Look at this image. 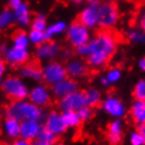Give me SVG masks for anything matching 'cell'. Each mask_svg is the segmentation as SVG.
<instances>
[{"label": "cell", "mask_w": 145, "mask_h": 145, "mask_svg": "<svg viewBox=\"0 0 145 145\" xmlns=\"http://www.w3.org/2000/svg\"><path fill=\"white\" fill-rule=\"evenodd\" d=\"M0 60H1V55H0Z\"/></svg>", "instance_id": "cell-51"}, {"label": "cell", "mask_w": 145, "mask_h": 145, "mask_svg": "<svg viewBox=\"0 0 145 145\" xmlns=\"http://www.w3.org/2000/svg\"><path fill=\"white\" fill-rule=\"evenodd\" d=\"M67 76L72 79L84 77L88 72V64L80 59H72L65 65Z\"/></svg>", "instance_id": "cell-15"}, {"label": "cell", "mask_w": 145, "mask_h": 145, "mask_svg": "<svg viewBox=\"0 0 145 145\" xmlns=\"http://www.w3.org/2000/svg\"><path fill=\"white\" fill-rule=\"evenodd\" d=\"M60 55L63 59H69L71 57V51H67V50H64V51L60 52Z\"/></svg>", "instance_id": "cell-43"}, {"label": "cell", "mask_w": 145, "mask_h": 145, "mask_svg": "<svg viewBox=\"0 0 145 145\" xmlns=\"http://www.w3.org/2000/svg\"><path fill=\"white\" fill-rule=\"evenodd\" d=\"M61 117L66 128H76V127H79L81 124V120L77 112H71V110L62 112Z\"/></svg>", "instance_id": "cell-24"}, {"label": "cell", "mask_w": 145, "mask_h": 145, "mask_svg": "<svg viewBox=\"0 0 145 145\" xmlns=\"http://www.w3.org/2000/svg\"><path fill=\"white\" fill-rule=\"evenodd\" d=\"M5 61L12 66H22L29 61V50L18 48V47L11 46L7 47L4 52Z\"/></svg>", "instance_id": "cell-10"}, {"label": "cell", "mask_w": 145, "mask_h": 145, "mask_svg": "<svg viewBox=\"0 0 145 145\" xmlns=\"http://www.w3.org/2000/svg\"><path fill=\"white\" fill-rule=\"evenodd\" d=\"M61 52L60 45L55 41H50L47 40L44 43L40 44L37 46L36 56L39 60H44V61H50L55 59Z\"/></svg>", "instance_id": "cell-12"}, {"label": "cell", "mask_w": 145, "mask_h": 145, "mask_svg": "<svg viewBox=\"0 0 145 145\" xmlns=\"http://www.w3.org/2000/svg\"><path fill=\"white\" fill-rule=\"evenodd\" d=\"M85 105V97H84V91H77L72 94L69 95L61 99L59 101V108L62 112H77L79 108Z\"/></svg>", "instance_id": "cell-9"}, {"label": "cell", "mask_w": 145, "mask_h": 145, "mask_svg": "<svg viewBox=\"0 0 145 145\" xmlns=\"http://www.w3.org/2000/svg\"><path fill=\"white\" fill-rule=\"evenodd\" d=\"M55 145H65L64 143H57V144H55Z\"/></svg>", "instance_id": "cell-49"}, {"label": "cell", "mask_w": 145, "mask_h": 145, "mask_svg": "<svg viewBox=\"0 0 145 145\" xmlns=\"http://www.w3.org/2000/svg\"><path fill=\"white\" fill-rule=\"evenodd\" d=\"M5 116L8 118H14L18 121L33 119L41 120L44 118V112L41 107L37 106L29 100H16L13 101L5 109Z\"/></svg>", "instance_id": "cell-2"}, {"label": "cell", "mask_w": 145, "mask_h": 145, "mask_svg": "<svg viewBox=\"0 0 145 145\" xmlns=\"http://www.w3.org/2000/svg\"><path fill=\"white\" fill-rule=\"evenodd\" d=\"M100 84H101L102 86L107 87L110 83L108 82V80L106 79L105 76H101V77H100Z\"/></svg>", "instance_id": "cell-41"}, {"label": "cell", "mask_w": 145, "mask_h": 145, "mask_svg": "<svg viewBox=\"0 0 145 145\" xmlns=\"http://www.w3.org/2000/svg\"><path fill=\"white\" fill-rule=\"evenodd\" d=\"M13 46L18 47V48H24V50H29V40L27 34L24 33L23 31H18L14 34L13 36Z\"/></svg>", "instance_id": "cell-25"}, {"label": "cell", "mask_w": 145, "mask_h": 145, "mask_svg": "<svg viewBox=\"0 0 145 145\" xmlns=\"http://www.w3.org/2000/svg\"><path fill=\"white\" fill-rule=\"evenodd\" d=\"M2 91L7 95V98L16 100H24L29 97V87L21 77L10 76L5 78L1 84Z\"/></svg>", "instance_id": "cell-3"}, {"label": "cell", "mask_w": 145, "mask_h": 145, "mask_svg": "<svg viewBox=\"0 0 145 145\" xmlns=\"http://www.w3.org/2000/svg\"><path fill=\"white\" fill-rule=\"evenodd\" d=\"M131 116L138 125L145 124V101L136 100L131 107Z\"/></svg>", "instance_id": "cell-21"}, {"label": "cell", "mask_w": 145, "mask_h": 145, "mask_svg": "<svg viewBox=\"0 0 145 145\" xmlns=\"http://www.w3.org/2000/svg\"><path fill=\"white\" fill-rule=\"evenodd\" d=\"M101 3H114L115 0H99Z\"/></svg>", "instance_id": "cell-46"}, {"label": "cell", "mask_w": 145, "mask_h": 145, "mask_svg": "<svg viewBox=\"0 0 145 145\" xmlns=\"http://www.w3.org/2000/svg\"><path fill=\"white\" fill-rule=\"evenodd\" d=\"M41 127L42 125L39 120H23L20 122V138L34 141L38 137Z\"/></svg>", "instance_id": "cell-14"}, {"label": "cell", "mask_w": 145, "mask_h": 145, "mask_svg": "<svg viewBox=\"0 0 145 145\" xmlns=\"http://www.w3.org/2000/svg\"><path fill=\"white\" fill-rule=\"evenodd\" d=\"M31 27L32 29H38V31H45L47 27L46 18L42 14L37 15L36 17L31 21Z\"/></svg>", "instance_id": "cell-29"}, {"label": "cell", "mask_w": 145, "mask_h": 145, "mask_svg": "<svg viewBox=\"0 0 145 145\" xmlns=\"http://www.w3.org/2000/svg\"><path fill=\"white\" fill-rule=\"evenodd\" d=\"M77 91H79L78 83L76 82V80L72 79V78H65L52 86V93L55 96V98L59 99V100H61L64 97Z\"/></svg>", "instance_id": "cell-11"}, {"label": "cell", "mask_w": 145, "mask_h": 145, "mask_svg": "<svg viewBox=\"0 0 145 145\" xmlns=\"http://www.w3.org/2000/svg\"><path fill=\"white\" fill-rule=\"evenodd\" d=\"M37 138L41 139V140H43V141L48 142V143H51V144H54L55 142H56V140H57V136L53 134L52 131H48L46 127L43 125V126L41 127V129H40Z\"/></svg>", "instance_id": "cell-31"}, {"label": "cell", "mask_w": 145, "mask_h": 145, "mask_svg": "<svg viewBox=\"0 0 145 145\" xmlns=\"http://www.w3.org/2000/svg\"><path fill=\"white\" fill-rule=\"evenodd\" d=\"M127 37L134 43H145V32H143V31H140V29H129L127 32Z\"/></svg>", "instance_id": "cell-28"}, {"label": "cell", "mask_w": 145, "mask_h": 145, "mask_svg": "<svg viewBox=\"0 0 145 145\" xmlns=\"http://www.w3.org/2000/svg\"><path fill=\"white\" fill-rule=\"evenodd\" d=\"M0 145H12V144H8V143H1Z\"/></svg>", "instance_id": "cell-48"}, {"label": "cell", "mask_w": 145, "mask_h": 145, "mask_svg": "<svg viewBox=\"0 0 145 145\" xmlns=\"http://www.w3.org/2000/svg\"><path fill=\"white\" fill-rule=\"evenodd\" d=\"M76 53L79 55V56H81V57H87V55L89 54V46H88V43L82 44V45L77 46Z\"/></svg>", "instance_id": "cell-35"}, {"label": "cell", "mask_w": 145, "mask_h": 145, "mask_svg": "<svg viewBox=\"0 0 145 145\" xmlns=\"http://www.w3.org/2000/svg\"><path fill=\"white\" fill-rule=\"evenodd\" d=\"M134 97L136 100L145 101V79L139 80L134 87Z\"/></svg>", "instance_id": "cell-30"}, {"label": "cell", "mask_w": 145, "mask_h": 145, "mask_svg": "<svg viewBox=\"0 0 145 145\" xmlns=\"http://www.w3.org/2000/svg\"><path fill=\"white\" fill-rule=\"evenodd\" d=\"M139 67H140L142 71L145 72V58H142L141 60L139 61Z\"/></svg>", "instance_id": "cell-45"}, {"label": "cell", "mask_w": 145, "mask_h": 145, "mask_svg": "<svg viewBox=\"0 0 145 145\" xmlns=\"http://www.w3.org/2000/svg\"><path fill=\"white\" fill-rule=\"evenodd\" d=\"M77 114H78V116H79L80 120L82 122V121H87V120L91 119V117H93V115H94V112H93L91 107L84 105L77 110Z\"/></svg>", "instance_id": "cell-32"}, {"label": "cell", "mask_w": 145, "mask_h": 145, "mask_svg": "<svg viewBox=\"0 0 145 145\" xmlns=\"http://www.w3.org/2000/svg\"><path fill=\"white\" fill-rule=\"evenodd\" d=\"M119 11L114 3H101L98 8V25L107 31L118 23Z\"/></svg>", "instance_id": "cell-4"}, {"label": "cell", "mask_w": 145, "mask_h": 145, "mask_svg": "<svg viewBox=\"0 0 145 145\" xmlns=\"http://www.w3.org/2000/svg\"><path fill=\"white\" fill-rule=\"evenodd\" d=\"M105 77H106V79L108 80V82L110 84L116 83V82H118V81L121 79L122 72H121V71H120L119 69H112L106 72Z\"/></svg>", "instance_id": "cell-33"}, {"label": "cell", "mask_w": 145, "mask_h": 145, "mask_svg": "<svg viewBox=\"0 0 145 145\" xmlns=\"http://www.w3.org/2000/svg\"><path fill=\"white\" fill-rule=\"evenodd\" d=\"M129 142L131 145H144V139L139 131H133L129 135Z\"/></svg>", "instance_id": "cell-34"}, {"label": "cell", "mask_w": 145, "mask_h": 145, "mask_svg": "<svg viewBox=\"0 0 145 145\" xmlns=\"http://www.w3.org/2000/svg\"><path fill=\"white\" fill-rule=\"evenodd\" d=\"M138 131H140V134L142 135V137H143V139H144V144H145V124H143V125H139Z\"/></svg>", "instance_id": "cell-44"}, {"label": "cell", "mask_w": 145, "mask_h": 145, "mask_svg": "<svg viewBox=\"0 0 145 145\" xmlns=\"http://www.w3.org/2000/svg\"><path fill=\"white\" fill-rule=\"evenodd\" d=\"M5 71H7V66L2 60H0V81L2 80V78L5 75Z\"/></svg>", "instance_id": "cell-39"}, {"label": "cell", "mask_w": 145, "mask_h": 145, "mask_svg": "<svg viewBox=\"0 0 145 145\" xmlns=\"http://www.w3.org/2000/svg\"><path fill=\"white\" fill-rule=\"evenodd\" d=\"M0 119H1V109H0Z\"/></svg>", "instance_id": "cell-50"}, {"label": "cell", "mask_w": 145, "mask_h": 145, "mask_svg": "<svg viewBox=\"0 0 145 145\" xmlns=\"http://www.w3.org/2000/svg\"><path fill=\"white\" fill-rule=\"evenodd\" d=\"M15 22L13 10L11 8H4L0 11V31L5 29Z\"/></svg>", "instance_id": "cell-26"}, {"label": "cell", "mask_w": 145, "mask_h": 145, "mask_svg": "<svg viewBox=\"0 0 145 145\" xmlns=\"http://www.w3.org/2000/svg\"><path fill=\"white\" fill-rule=\"evenodd\" d=\"M123 139V123L120 119L112 121L107 126V140L112 145H119Z\"/></svg>", "instance_id": "cell-16"}, {"label": "cell", "mask_w": 145, "mask_h": 145, "mask_svg": "<svg viewBox=\"0 0 145 145\" xmlns=\"http://www.w3.org/2000/svg\"><path fill=\"white\" fill-rule=\"evenodd\" d=\"M29 36V43L35 45V46H39L40 44L44 43L47 41V37L45 34V31H38V29H31L29 33L27 34Z\"/></svg>", "instance_id": "cell-27"}, {"label": "cell", "mask_w": 145, "mask_h": 145, "mask_svg": "<svg viewBox=\"0 0 145 145\" xmlns=\"http://www.w3.org/2000/svg\"><path fill=\"white\" fill-rule=\"evenodd\" d=\"M12 145H33L32 141H29V140H26V139H23V138H17L15 139L14 143Z\"/></svg>", "instance_id": "cell-36"}, {"label": "cell", "mask_w": 145, "mask_h": 145, "mask_svg": "<svg viewBox=\"0 0 145 145\" xmlns=\"http://www.w3.org/2000/svg\"><path fill=\"white\" fill-rule=\"evenodd\" d=\"M32 143H33V145H53L51 144V143H48V142L46 141H43V140H41V139H35L34 141H32Z\"/></svg>", "instance_id": "cell-40"}, {"label": "cell", "mask_w": 145, "mask_h": 145, "mask_svg": "<svg viewBox=\"0 0 145 145\" xmlns=\"http://www.w3.org/2000/svg\"><path fill=\"white\" fill-rule=\"evenodd\" d=\"M43 72V80L48 85H55L63 79L67 78L65 65H63L61 62L50 61L42 67Z\"/></svg>", "instance_id": "cell-6"}, {"label": "cell", "mask_w": 145, "mask_h": 145, "mask_svg": "<svg viewBox=\"0 0 145 145\" xmlns=\"http://www.w3.org/2000/svg\"><path fill=\"white\" fill-rule=\"evenodd\" d=\"M86 5L89 7H93V8L98 10L99 7L101 5V2H100L99 0H86Z\"/></svg>", "instance_id": "cell-37"}, {"label": "cell", "mask_w": 145, "mask_h": 145, "mask_svg": "<svg viewBox=\"0 0 145 145\" xmlns=\"http://www.w3.org/2000/svg\"><path fill=\"white\" fill-rule=\"evenodd\" d=\"M72 2H74V3H81V2H83L84 0H71Z\"/></svg>", "instance_id": "cell-47"}, {"label": "cell", "mask_w": 145, "mask_h": 145, "mask_svg": "<svg viewBox=\"0 0 145 145\" xmlns=\"http://www.w3.org/2000/svg\"><path fill=\"white\" fill-rule=\"evenodd\" d=\"M66 37L69 42L72 46H79L86 44L91 40V32L86 26H84L79 21L71 23L66 29Z\"/></svg>", "instance_id": "cell-5"}, {"label": "cell", "mask_w": 145, "mask_h": 145, "mask_svg": "<svg viewBox=\"0 0 145 145\" xmlns=\"http://www.w3.org/2000/svg\"><path fill=\"white\" fill-rule=\"evenodd\" d=\"M13 15H14L15 22L20 26H26L31 23V11H29V5L24 2L19 4L17 7L13 10Z\"/></svg>", "instance_id": "cell-19"}, {"label": "cell", "mask_w": 145, "mask_h": 145, "mask_svg": "<svg viewBox=\"0 0 145 145\" xmlns=\"http://www.w3.org/2000/svg\"><path fill=\"white\" fill-rule=\"evenodd\" d=\"M20 77L25 78V79L33 80L36 82H40L43 80V72H42V67H40L36 63H27L21 66L19 71Z\"/></svg>", "instance_id": "cell-18"}, {"label": "cell", "mask_w": 145, "mask_h": 145, "mask_svg": "<svg viewBox=\"0 0 145 145\" xmlns=\"http://www.w3.org/2000/svg\"><path fill=\"white\" fill-rule=\"evenodd\" d=\"M45 122H44V126L46 127L50 131H52L57 137L61 136L64 134V131L67 129L66 126L64 125V122L62 120L61 114L58 112H48L45 116Z\"/></svg>", "instance_id": "cell-13"}, {"label": "cell", "mask_w": 145, "mask_h": 145, "mask_svg": "<svg viewBox=\"0 0 145 145\" xmlns=\"http://www.w3.org/2000/svg\"><path fill=\"white\" fill-rule=\"evenodd\" d=\"M66 29H67V24L64 21H56L51 25H47L45 29L47 40L53 39L60 34H63L64 32H66Z\"/></svg>", "instance_id": "cell-23"}, {"label": "cell", "mask_w": 145, "mask_h": 145, "mask_svg": "<svg viewBox=\"0 0 145 145\" xmlns=\"http://www.w3.org/2000/svg\"><path fill=\"white\" fill-rule=\"evenodd\" d=\"M140 26H141L142 31L145 32V12L141 15V17H140Z\"/></svg>", "instance_id": "cell-42"}, {"label": "cell", "mask_w": 145, "mask_h": 145, "mask_svg": "<svg viewBox=\"0 0 145 145\" xmlns=\"http://www.w3.org/2000/svg\"><path fill=\"white\" fill-rule=\"evenodd\" d=\"M78 21L86 26L88 29H95L98 25V10L89 7H85L80 12L78 16Z\"/></svg>", "instance_id": "cell-17"}, {"label": "cell", "mask_w": 145, "mask_h": 145, "mask_svg": "<svg viewBox=\"0 0 145 145\" xmlns=\"http://www.w3.org/2000/svg\"><path fill=\"white\" fill-rule=\"evenodd\" d=\"M29 100L39 107L46 106L52 99V93L44 84H37L29 91Z\"/></svg>", "instance_id": "cell-8"}, {"label": "cell", "mask_w": 145, "mask_h": 145, "mask_svg": "<svg viewBox=\"0 0 145 145\" xmlns=\"http://www.w3.org/2000/svg\"><path fill=\"white\" fill-rule=\"evenodd\" d=\"M2 131L4 135L10 139H17L20 137V121L14 119V118H8L7 117L3 121L2 125Z\"/></svg>", "instance_id": "cell-20"}, {"label": "cell", "mask_w": 145, "mask_h": 145, "mask_svg": "<svg viewBox=\"0 0 145 145\" xmlns=\"http://www.w3.org/2000/svg\"><path fill=\"white\" fill-rule=\"evenodd\" d=\"M117 42V37L108 31L98 33L88 42L89 54L86 57L87 64L93 69L103 67L116 52Z\"/></svg>", "instance_id": "cell-1"}, {"label": "cell", "mask_w": 145, "mask_h": 145, "mask_svg": "<svg viewBox=\"0 0 145 145\" xmlns=\"http://www.w3.org/2000/svg\"><path fill=\"white\" fill-rule=\"evenodd\" d=\"M144 145H145V144H144Z\"/></svg>", "instance_id": "cell-52"}, {"label": "cell", "mask_w": 145, "mask_h": 145, "mask_svg": "<svg viewBox=\"0 0 145 145\" xmlns=\"http://www.w3.org/2000/svg\"><path fill=\"white\" fill-rule=\"evenodd\" d=\"M84 97H85V105L89 106L91 108L96 107L102 102L101 93L95 87L87 88L86 91H84Z\"/></svg>", "instance_id": "cell-22"}, {"label": "cell", "mask_w": 145, "mask_h": 145, "mask_svg": "<svg viewBox=\"0 0 145 145\" xmlns=\"http://www.w3.org/2000/svg\"><path fill=\"white\" fill-rule=\"evenodd\" d=\"M101 107L108 116L115 119H121L126 115V106L116 96L109 95L101 102Z\"/></svg>", "instance_id": "cell-7"}, {"label": "cell", "mask_w": 145, "mask_h": 145, "mask_svg": "<svg viewBox=\"0 0 145 145\" xmlns=\"http://www.w3.org/2000/svg\"><path fill=\"white\" fill-rule=\"evenodd\" d=\"M22 2H23V0H7V3H8V7L11 10H14L15 7H17Z\"/></svg>", "instance_id": "cell-38"}]
</instances>
